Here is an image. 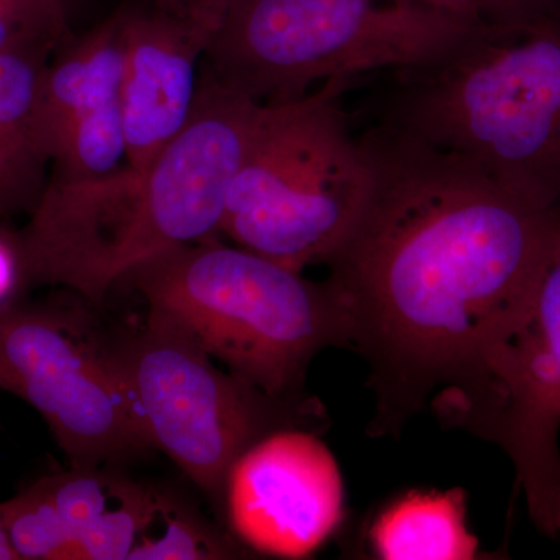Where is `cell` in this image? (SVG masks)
<instances>
[{
    "mask_svg": "<svg viewBox=\"0 0 560 560\" xmlns=\"http://www.w3.org/2000/svg\"><path fill=\"white\" fill-rule=\"evenodd\" d=\"M248 552L172 490L151 488L145 518L128 560L242 559Z\"/></svg>",
    "mask_w": 560,
    "mask_h": 560,
    "instance_id": "obj_16",
    "label": "cell"
},
{
    "mask_svg": "<svg viewBox=\"0 0 560 560\" xmlns=\"http://www.w3.org/2000/svg\"><path fill=\"white\" fill-rule=\"evenodd\" d=\"M556 0H481L478 13H517V11H528L540 9Z\"/></svg>",
    "mask_w": 560,
    "mask_h": 560,
    "instance_id": "obj_21",
    "label": "cell"
},
{
    "mask_svg": "<svg viewBox=\"0 0 560 560\" xmlns=\"http://www.w3.org/2000/svg\"><path fill=\"white\" fill-rule=\"evenodd\" d=\"M260 109L200 70L189 120L143 171L51 176L13 241L21 283L62 287L101 305L140 265L219 238Z\"/></svg>",
    "mask_w": 560,
    "mask_h": 560,
    "instance_id": "obj_2",
    "label": "cell"
},
{
    "mask_svg": "<svg viewBox=\"0 0 560 560\" xmlns=\"http://www.w3.org/2000/svg\"><path fill=\"white\" fill-rule=\"evenodd\" d=\"M125 7L47 62L40 81L39 120L49 158L73 128L121 109Z\"/></svg>",
    "mask_w": 560,
    "mask_h": 560,
    "instance_id": "obj_12",
    "label": "cell"
},
{
    "mask_svg": "<svg viewBox=\"0 0 560 560\" xmlns=\"http://www.w3.org/2000/svg\"><path fill=\"white\" fill-rule=\"evenodd\" d=\"M79 560H128L151 486L102 466L72 467L47 477Z\"/></svg>",
    "mask_w": 560,
    "mask_h": 560,
    "instance_id": "obj_13",
    "label": "cell"
},
{
    "mask_svg": "<svg viewBox=\"0 0 560 560\" xmlns=\"http://www.w3.org/2000/svg\"><path fill=\"white\" fill-rule=\"evenodd\" d=\"M399 2H416V3H422L420 0H399Z\"/></svg>",
    "mask_w": 560,
    "mask_h": 560,
    "instance_id": "obj_24",
    "label": "cell"
},
{
    "mask_svg": "<svg viewBox=\"0 0 560 560\" xmlns=\"http://www.w3.org/2000/svg\"><path fill=\"white\" fill-rule=\"evenodd\" d=\"M232 536L246 550L304 559L345 521L337 458L315 430L280 429L235 459L223 489Z\"/></svg>",
    "mask_w": 560,
    "mask_h": 560,
    "instance_id": "obj_10",
    "label": "cell"
},
{
    "mask_svg": "<svg viewBox=\"0 0 560 560\" xmlns=\"http://www.w3.org/2000/svg\"><path fill=\"white\" fill-rule=\"evenodd\" d=\"M366 539L374 559L480 558V541L467 526L466 492L460 488L400 493L372 517Z\"/></svg>",
    "mask_w": 560,
    "mask_h": 560,
    "instance_id": "obj_15",
    "label": "cell"
},
{
    "mask_svg": "<svg viewBox=\"0 0 560 560\" xmlns=\"http://www.w3.org/2000/svg\"><path fill=\"white\" fill-rule=\"evenodd\" d=\"M372 110L374 124L466 161L537 208L560 210V0L475 14L440 57L389 72Z\"/></svg>",
    "mask_w": 560,
    "mask_h": 560,
    "instance_id": "obj_3",
    "label": "cell"
},
{
    "mask_svg": "<svg viewBox=\"0 0 560 560\" xmlns=\"http://www.w3.org/2000/svg\"><path fill=\"white\" fill-rule=\"evenodd\" d=\"M20 283V264L13 241L0 238V307L11 301V294Z\"/></svg>",
    "mask_w": 560,
    "mask_h": 560,
    "instance_id": "obj_20",
    "label": "cell"
},
{
    "mask_svg": "<svg viewBox=\"0 0 560 560\" xmlns=\"http://www.w3.org/2000/svg\"><path fill=\"white\" fill-rule=\"evenodd\" d=\"M371 191L327 261L370 368L372 438L399 436L525 301L560 219L466 161L372 124Z\"/></svg>",
    "mask_w": 560,
    "mask_h": 560,
    "instance_id": "obj_1",
    "label": "cell"
},
{
    "mask_svg": "<svg viewBox=\"0 0 560 560\" xmlns=\"http://www.w3.org/2000/svg\"><path fill=\"white\" fill-rule=\"evenodd\" d=\"M429 405L442 425L503 451L530 522L560 541V219L518 311Z\"/></svg>",
    "mask_w": 560,
    "mask_h": 560,
    "instance_id": "obj_7",
    "label": "cell"
},
{
    "mask_svg": "<svg viewBox=\"0 0 560 560\" xmlns=\"http://www.w3.org/2000/svg\"><path fill=\"white\" fill-rule=\"evenodd\" d=\"M47 57L0 54V215L31 213L50 164L39 120Z\"/></svg>",
    "mask_w": 560,
    "mask_h": 560,
    "instance_id": "obj_14",
    "label": "cell"
},
{
    "mask_svg": "<svg viewBox=\"0 0 560 560\" xmlns=\"http://www.w3.org/2000/svg\"><path fill=\"white\" fill-rule=\"evenodd\" d=\"M425 5L438 7V9L453 11V13L475 16L480 9L481 0H420Z\"/></svg>",
    "mask_w": 560,
    "mask_h": 560,
    "instance_id": "obj_22",
    "label": "cell"
},
{
    "mask_svg": "<svg viewBox=\"0 0 560 560\" xmlns=\"http://www.w3.org/2000/svg\"><path fill=\"white\" fill-rule=\"evenodd\" d=\"M474 18L399 0H228L201 70L260 105H279L330 80L429 62Z\"/></svg>",
    "mask_w": 560,
    "mask_h": 560,
    "instance_id": "obj_5",
    "label": "cell"
},
{
    "mask_svg": "<svg viewBox=\"0 0 560 560\" xmlns=\"http://www.w3.org/2000/svg\"><path fill=\"white\" fill-rule=\"evenodd\" d=\"M0 521L18 559L79 560L47 478L0 503Z\"/></svg>",
    "mask_w": 560,
    "mask_h": 560,
    "instance_id": "obj_17",
    "label": "cell"
},
{
    "mask_svg": "<svg viewBox=\"0 0 560 560\" xmlns=\"http://www.w3.org/2000/svg\"><path fill=\"white\" fill-rule=\"evenodd\" d=\"M0 388L43 416L72 467L153 451L110 337L84 308L0 307Z\"/></svg>",
    "mask_w": 560,
    "mask_h": 560,
    "instance_id": "obj_9",
    "label": "cell"
},
{
    "mask_svg": "<svg viewBox=\"0 0 560 560\" xmlns=\"http://www.w3.org/2000/svg\"><path fill=\"white\" fill-rule=\"evenodd\" d=\"M330 80L300 101L261 105L221 234L296 271L327 265L371 191V168Z\"/></svg>",
    "mask_w": 560,
    "mask_h": 560,
    "instance_id": "obj_6",
    "label": "cell"
},
{
    "mask_svg": "<svg viewBox=\"0 0 560 560\" xmlns=\"http://www.w3.org/2000/svg\"><path fill=\"white\" fill-rule=\"evenodd\" d=\"M210 35L153 0L125 7L127 164L143 171L189 120Z\"/></svg>",
    "mask_w": 560,
    "mask_h": 560,
    "instance_id": "obj_11",
    "label": "cell"
},
{
    "mask_svg": "<svg viewBox=\"0 0 560 560\" xmlns=\"http://www.w3.org/2000/svg\"><path fill=\"white\" fill-rule=\"evenodd\" d=\"M153 2L184 20L194 22L212 35L228 0H153Z\"/></svg>",
    "mask_w": 560,
    "mask_h": 560,
    "instance_id": "obj_19",
    "label": "cell"
},
{
    "mask_svg": "<svg viewBox=\"0 0 560 560\" xmlns=\"http://www.w3.org/2000/svg\"><path fill=\"white\" fill-rule=\"evenodd\" d=\"M212 359L272 399L307 401L305 374L327 348H349L348 313L329 280L219 238L162 253L125 278Z\"/></svg>",
    "mask_w": 560,
    "mask_h": 560,
    "instance_id": "obj_4",
    "label": "cell"
},
{
    "mask_svg": "<svg viewBox=\"0 0 560 560\" xmlns=\"http://www.w3.org/2000/svg\"><path fill=\"white\" fill-rule=\"evenodd\" d=\"M0 560H20L16 552L11 548L9 537L3 529L2 521H0Z\"/></svg>",
    "mask_w": 560,
    "mask_h": 560,
    "instance_id": "obj_23",
    "label": "cell"
},
{
    "mask_svg": "<svg viewBox=\"0 0 560 560\" xmlns=\"http://www.w3.org/2000/svg\"><path fill=\"white\" fill-rule=\"evenodd\" d=\"M154 447L212 499H223L232 464L280 429L315 430V400L272 399L220 368L186 330L149 311L136 329L110 338Z\"/></svg>",
    "mask_w": 560,
    "mask_h": 560,
    "instance_id": "obj_8",
    "label": "cell"
},
{
    "mask_svg": "<svg viewBox=\"0 0 560 560\" xmlns=\"http://www.w3.org/2000/svg\"><path fill=\"white\" fill-rule=\"evenodd\" d=\"M69 0H0V54L49 57L68 31Z\"/></svg>",
    "mask_w": 560,
    "mask_h": 560,
    "instance_id": "obj_18",
    "label": "cell"
}]
</instances>
